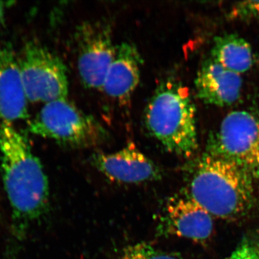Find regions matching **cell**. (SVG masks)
I'll return each mask as SVG.
<instances>
[{
	"label": "cell",
	"mask_w": 259,
	"mask_h": 259,
	"mask_svg": "<svg viewBox=\"0 0 259 259\" xmlns=\"http://www.w3.org/2000/svg\"><path fill=\"white\" fill-rule=\"evenodd\" d=\"M29 132L73 148H88L109 139L108 131L93 115L67 99L45 104L29 122Z\"/></svg>",
	"instance_id": "cell-4"
},
{
	"label": "cell",
	"mask_w": 259,
	"mask_h": 259,
	"mask_svg": "<svg viewBox=\"0 0 259 259\" xmlns=\"http://www.w3.org/2000/svg\"><path fill=\"white\" fill-rule=\"evenodd\" d=\"M229 18L241 21H259V1H244L235 3Z\"/></svg>",
	"instance_id": "cell-15"
},
{
	"label": "cell",
	"mask_w": 259,
	"mask_h": 259,
	"mask_svg": "<svg viewBox=\"0 0 259 259\" xmlns=\"http://www.w3.org/2000/svg\"><path fill=\"white\" fill-rule=\"evenodd\" d=\"M92 162L102 175L119 183L140 184L161 179L159 167L134 144L115 153H94Z\"/></svg>",
	"instance_id": "cell-9"
},
{
	"label": "cell",
	"mask_w": 259,
	"mask_h": 259,
	"mask_svg": "<svg viewBox=\"0 0 259 259\" xmlns=\"http://www.w3.org/2000/svg\"><path fill=\"white\" fill-rule=\"evenodd\" d=\"M28 102L18 58L11 47L0 46V125L28 118Z\"/></svg>",
	"instance_id": "cell-10"
},
{
	"label": "cell",
	"mask_w": 259,
	"mask_h": 259,
	"mask_svg": "<svg viewBox=\"0 0 259 259\" xmlns=\"http://www.w3.org/2000/svg\"><path fill=\"white\" fill-rule=\"evenodd\" d=\"M206 152L259 179V115L247 110L230 112L209 135Z\"/></svg>",
	"instance_id": "cell-5"
},
{
	"label": "cell",
	"mask_w": 259,
	"mask_h": 259,
	"mask_svg": "<svg viewBox=\"0 0 259 259\" xmlns=\"http://www.w3.org/2000/svg\"><path fill=\"white\" fill-rule=\"evenodd\" d=\"M241 75L226 69L211 58L204 61L194 81L196 94L207 105L228 107L241 96Z\"/></svg>",
	"instance_id": "cell-11"
},
{
	"label": "cell",
	"mask_w": 259,
	"mask_h": 259,
	"mask_svg": "<svg viewBox=\"0 0 259 259\" xmlns=\"http://www.w3.org/2000/svg\"><path fill=\"white\" fill-rule=\"evenodd\" d=\"M75 42L81 82L85 88L102 91L117 50L110 25L100 20L83 22L76 29Z\"/></svg>",
	"instance_id": "cell-7"
},
{
	"label": "cell",
	"mask_w": 259,
	"mask_h": 259,
	"mask_svg": "<svg viewBox=\"0 0 259 259\" xmlns=\"http://www.w3.org/2000/svg\"><path fill=\"white\" fill-rule=\"evenodd\" d=\"M142 64V57L134 44L124 42L117 46L102 91L117 101L127 102L139 85Z\"/></svg>",
	"instance_id": "cell-12"
},
{
	"label": "cell",
	"mask_w": 259,
	"mask_h": 259,
	"mask_svg": "<svg viewBox=\"0 0 259 259\" xmlns=\"http://www.w3.org/2000/svg\"><path fill=\"white\" fill-rule=\"evenodd\" d=\"M144 122L149 134L168 152L189 158L198 149L195 105L175 80L158 85L145 108Z\"/></svg>",
	"instance_id": "cell-3"
},
{
	"label": "cell",
	"mask_w": 259,
	"mask_h": 259,
	"mask_svg": "<svg viewBox=\"0 0 259 259\" xmlns=\"http://www.w3.org/2000/svg\"><path fill=\"white\" fill-rule=\"evenodd\" d=\"M18 59L28 101L47 104L67 99V70L60 58L47 47L29 42Z\"/></svg>",
	"instance_id": "cell-6"
},
{
	"label": "cell",
	"mask_w": 259,
	"mask_h": 259,
	"mask_svg": "<svg viewBox=\"0 0 259 259\" xmlns=\"http://www.w3.org/2000/svg\"><path fill=\"white\" fill-rule=\"evenodd\" d=\"M213 228L212 216L190 196H175L167 201L158 231L163 236L204 242L212 235Z\"/></svg>",
	"instance_id": "cell-8"
},
{
	"label": "cell",
	"mask_w": 259,
	"mask_h": 259,
	"mask_svg": "<svg viewBox=\"0 0 259 259\" xmlns=\"http://www.w3.org/2000/svg\"><path fill=\"white\" fill-rule=\"evenodd\" d=\"M121 259H182L180 255L158 249L148 243L130 245L124 250Z\"/></svg>",
	"instance_id": "cell-14"
},
{
	"label": "cell",
	"mask_w": 259,
	"mask_h": 259,
	"mask_svg": "<svg viewBox=\"0 0 259 259\" xmlns=\"http://www.w3.org/2000/svg\"><path fill=\"white\" fill-rule=\"evenodd\" d=\"M0 153L3 184L12 209V235L20 241L47 211L49 180L28 138L10 124L0 125Z\"/></svg>",
	"instance_id": "cell-1"
},
{
	"label": "cell",
	"mask_w": 259,
	"mask_h": 259,
	"mask_svg": "<svg viewBox=\"0 0 259 259\" xmlns=\"http://www.w3.org/2000/svg\"><path fill=\"white\" fill-rule=\"evenodd\" d=\"M228 259H259V250L253 243L244 241L237 247Z\"/></svg>",
	"instance_id": "cell-16"
},
{
	"label": "cell",
	"mask_w": 259,
	"mask_h": 259,
	"mask_svg": "<svg viewBox=\"0 0 259 259\" xmlns=\"http://www.w3.org/2000/svg\"><path fill=\"white\" fill-rule=\"evenodd\" d=\"M210 54L212 60L238 74L247 72L253 66L251 47L236 34H224L214 37Z\"/></svg>",
	"instance_id": "cell-13"
},
{
	"label": "cell",
	"mask_w": 259,
	"mask_h": 259,
	"mask_svg": "<svg viewBox=\"0 0 259 259\" xmlns=\"http://www.w3.org/2000/svg\"><path fill=\"white\" fill-rule=\"evenodd\" d=\"M253 181L236 165L205 151L196 164L188 195L212 217L234 219L251 206Z\"/></svg>",
	"instance_id": "cell-2"
},
{
	"label": "cell",
	"mask_w": 259,
	"mask_h": 259,
	"mask_svg": "<svg viewBox=\"0 0 259 259\" xmlns=\"http://www.w3.org/2000/svg\"><path fill=\"white\" fill-rule=\"evenodd\" d=\"M7 8V3L5 2H0V26L3 23V19H4L5 12Z\"/></svg>",
	"instance_id": "cell-17"
}]
</instances>
